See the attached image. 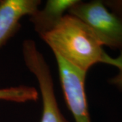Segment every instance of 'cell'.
I'll return each instance as SVG.
<instances>
[{
    "instance_id": "8992f818",
    "label": "cell",
    "mask_w": 122,
    "mask_h": 122,
    "mask_svg": "<svg viewBox=\"0 0 122 122\" xmlns=\"http://www.w3.org/2000/svg\"><path fill=\"white\" fill-rule=\"evenodd\" d=\"M77 1L78 0H48L44 8L38 9L30 16V21L35 32L41 37L52 30Z\"/></svg>"
},
{
    "instance_id": "9c48e42d",
    "label": "cell",
    "mask_w": 122,
    "mask_h": 122,
    "mask_svg": "<svg viewBox=\"0 0 122 122\" xmlns=\"http://www.w3.org/2000/svg\"><path fill=\"white\" fill-rule=\"evenodd\" d=\"M104 4L122 20V0H106Z\"/></svg>"
},
{
    "instance_id": "5b68a950",
    "label": "cell",
    "mask_w": 122,
    "mask_h": 122,
    "mask_svg": "<svg viewBox=\"0 0 122 122\" xmlns=\"http://www.w3.org/2000/svg\"><path fill=\"white\" fill-rule=\"evenodd\" d=\"M39 0H0V49L20 29V20L31 16L41 4Z\"/></svg>"
},
{
    "instance_id": "6da1fadb",
    "label": "cell",
    "mask_w": 122,
    "mask_h": 122,
    "mask_svg": "<svg viewBox=\"0 0 122 122\" xmlns=\"http://www.w3.org/2000/svg\"><path fill=\"white\" fill-rule=\"evenodd\" d=\"M41 39L56 54L79 70L86 73L102 63L105 52L94 31L87 25L66 14L52 30Z\"/></svg>"
},
{
    "instance_id": "277c9868",
    "label": "cell",
    "mask_w": 122,
    "mask_h": 122,
    "mask_svg": "<svg viewBox=\"0 0 122 122\" xmlns=\"http://www.w3.org/2000/svg\"><path fill=\"white\" fill-rule=\"evenodd\" d=\"M66 103L75 122H91L85 90L86 73L54 54Z\"/></svg>"
},
{
    "instance_id": "3957f363",
    "label": "cell",
    "mask_w": 122,
    "mask_h": 122,
    "mask_svg": "<svg viewBox=\"0 0 122 122\" xmlns=\"http://www.w3.org/2000/svg\"><path fill=\"white\" fill-rule=\"evenodd\" d=\"M22 52L25 64L39 84L42 99V115L40 122H69L61 113L54 89L51 70L35 41H23Z\"/></svg>"
},
{
    "instance_id": "7a4b0ae2",
    "label": "cell",
    "mask_w": 122,
    "mask_h": 122,
    "mask_svg": "<svg viewBox=\"0 0 122 122\" xmlns=\"http://www.w3.org/2000/svg\"><path fill=\"white\" fill-rule=\"evenodd\" d=\"M94 31L102 46L122 52V20L104 4L103 1H79L68 11Z\"/></svg>"
},
{
    "instance_id": "ba28073f",
    "label": "cell",
    "mask_w": 122,
    "mask_h": 122,
    "mask_svg": "<svg viewBox=\"0 0 122 122\" xmlns=\"http://www.w3.org/2000/svg\"><path fill=\"white\" fill-rule=\"evenodd\" d=\"M102 63L113 66L117 69V74L110 79L109 81L110 84L122 90V52H120V54L117 58L110 56L105 52Z\"/></svg>"
},
{
    "instance_id": "52a82bcc",
    "label": "cell",
    "mask_w": 122,
    "mask_h": 122,
    "mask_svg": "<svg viewBox=\"0 0 122 122\" xmlns=\"http://www.w3.org/2000/svg\"><path fill=\"white\" fill-rule=\"evenodd\" d=\"M39 98V92L31 86L20 85L16 87L0 89V100L14 102H26L37 101Z\"/></svg>"
}]
</instances>
